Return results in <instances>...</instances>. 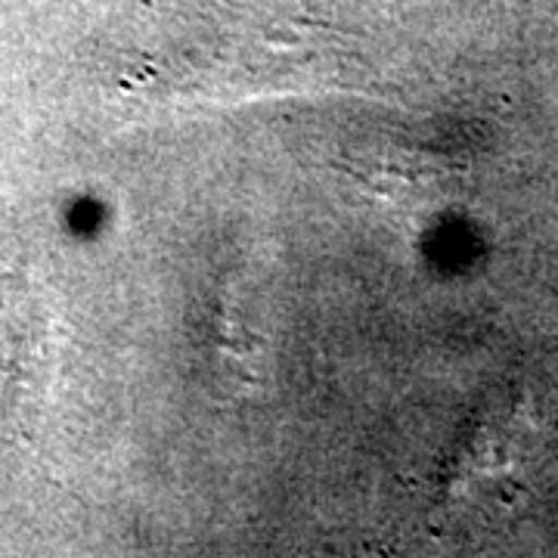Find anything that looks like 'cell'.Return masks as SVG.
Wrapping results in <instances>:
<instances>
[{
  "mask_svg": "<svg viewBox=\"0 0 558 558\" xmlns=\"http://www.w3.org/2000/svg\"><path fill=\"white\" fill-rule=\"evenodd\" d=\"M354 171L366 183V190L379 193L385 199H418V205H422V193L440 174V165L432 161V156H425L416 146L376 143L366 153H360Z\"/></svg>",
  "mask_w": 558,
  "mask_h": 558,
  "instance_id": "6da1fadb",
  "label": "cell"
}]
</instances>
